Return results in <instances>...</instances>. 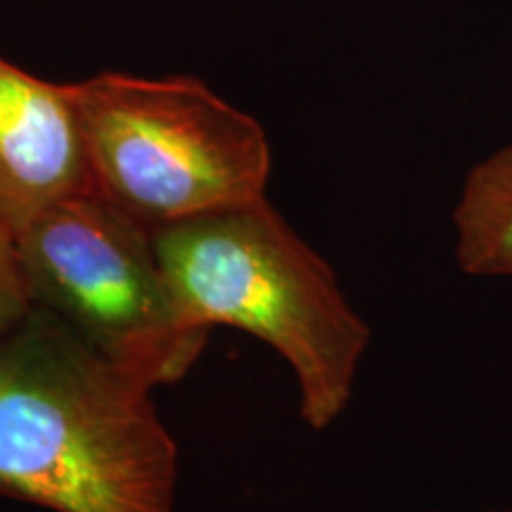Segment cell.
<instances>
[{"label":"cell","mask_w":512,"mask_h":512,"mask_svg":"<svg viewBox=\"0 0 512 512\" xmlns=\"http://www.w3.org/2000/svg\"><path fill=\"white\" fill-rule=\"evenodd\" d=\"M152 392L31 306L0 337V496L53 512H176L178 446Z\"/></svg>","instance_id":"6da1fadb"},{"label":"cell","mask_w":512,"mask_h":512,"mask_svg":"<svg viewBox=\"0 0 512 512\" xmlns=\"http://www.w3.org/2000/svg\"><path fill=\"white\" fill-rule=\"evenodd\" d=\"M183 316L249 332L283 356L313 432L342 418L370 344L335 268L266 197L155 228Z\"/></svg>","instance_id":"7a4b0ae2"},{"label":"cell","mask_w":512,"mask_h":512,"mask_svg":"<svg viewBox=\"0 0 512 512\" xmlns=\"http://www.w3.org/2000/svg\"><path fill=\"white\" fill-rule=\"evenodd\" d=\"M72 91L93 190L147 226L266 197L264 126L195 76L102 72Z\"/></svg>","instance_id":"3957f363"},{"label":"cell","mask_w":512,"mask_h":512,"mask_svg":"<svg viewBox=\"0 0 512 512\" xmlns=\"http://www.w3.org/2000/svg\"><path fill=\"white\" fill-rule=\"evenodd\" d=\"M31 299L145 377L176 384L211 332L183 316L155 247V228L95 190L53 204L17 233Z\"/></svg>","instance_id":"277c9868"},{"label":"cell","mask_w":512,"mask_h":512,"mask_svg":"<svg viewBox=\"0 0 512 512\" xmlns=\"http://www.w3.org/2000/svg\"><path fill=\"white\" fill-rule=\"evenodd\" d=\"M93 190L72 83L0 57V223L17 238L53 204Z\"/></svg>","instance_id":"5b68a950"},{"label":"cell","mask_w":512,"mask_h":512,"mask_svg":"<svg viewBox=\"0 0 512 512\" xmlns=\"http://www.w3.org/2000/svg\"><path fill=\"white\" fill-rule=\"evenodd\" d=\"M456 264L472 278H512V143L467 171L453 207Z\"/></svg>","instance_id":"8992f818"},{"label":"cell","mask_w":512,"mask_h":512,"mask_svg":"<svg viewBox=\"0 0 512 512\" xmlns=\"http://www.w3.org/2000/svg\"><path fill=\"white\" fill-rule=\"evenodd\" d=\"M34 306L22 259L17 252V238L0 223V337L15 328Z\"/></svg>","instance_id":"52a82bcc"}]
</instances>
